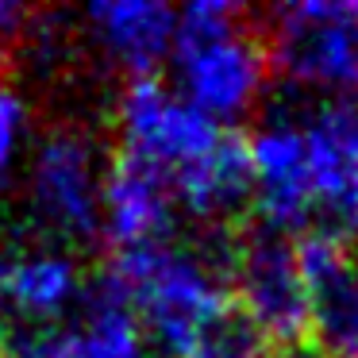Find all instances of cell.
I'll return each instance as SVG.
<instances>
[{
	"instance_id": "obj_5",
	"label": "cell",
	"mask_w": 358,
	"mask_h": 358,
	"mask_svg": "<svg viewBox=\"0 0 358 358\" xmlns=\"http://www.w3.org/2000/svg\"><path fill=\"white\" fill-rule=\"evenodd\" d=\"M231 301L239 316L266 339V347L293 350L312 331V289L296 258V243L258 224L227 266Z\"/></svg>"
},
{
	"instance_id": "obj_17",
	"label": "cell",
	"mask_w": 358,
	"mask_h": 358,
	"mask_svg": "<svg viewBox=\"0 0 358 358\" xmlns=\"http://www.w3.org/2000/svg\"><path fill=\"white\" fill-rule=\"evenodd\" d=\"M273 358H304V355H296V350H281V355H273Z\"/></svg>"
},
{
	"instance_id": "obj_9",
	"label": "cell",
	"mask_w": 358,
	"mask_h": 358,
	"mask_svg": "<svg viewBox=\"0 0 358 358\" xmlns=\"http://www.w3.org/2000/svg\"><path fill=\"white\" fill-rule=\"evenodd\" d=\"M85 281L78 258L50 243L0 250V312L8 324L55 327L73 316Z\"/></svg>"
},
{
	"instance_id": "obj_16",
	"label": "cell",
	"mask_w": 358,
	"mask_h": 358,
	"mask_svg": "<svg viewBox=\"0 0 358 358\" xmlns=\"http://www.w3.org/2000/svg\"><path fill=\"white\" fill-rule=\"evenodd\" d=\"M27 20H31V12H27V8L8 4V0H0V62L8 58V50L16 47L20 39H24Z\"/></svg>"
},
{
	"instance_id": "obj_10",
	"label": "cell",
	"mask_w": 358,
	"mask_h": 358,
	"mask_svg": "<svg viewBox=\"0 0 358 358\" xmlns=\"http://www.w3.org/2000/svg\"><path fill=\"white\" fill-rule=\"evenodd\" d=\"M178 12L158 0H101L81 12V39L112 66L135 78H155L170 58Z\"/></svg>"
},
{
	"instance_id": "obj_6",
	"label": "cell",
	"mask_w": 358,
	"mask_h": 358,
	"mask_svg": "<svg viewBox=\"0 0 358 358\" xmlns=\"http://www.w3.org/2000/svg\"><path fill=\"white\" fill-rule=\"evenodd\" d=\"M270 66L308 93L358 85V0H304L270 12Z\"/></svg>"
},
{
	"instance_id": "obj_2",
	"label": "cell",
	"mask_w": 358,
	"mask_h": 358,
	"mask_svg": "<svg viewBox=\"0 0 358 358\" xmlns=\"http://www.w3.org/2000/svg\"><path fill=\"white\" fill-rule=\"evenodd\" d=\"M173 93L220 127L262 101L270 50L247 12L224 0H196L178 12L173 31Z\"/></svg>"
},
{
	"instance_id": "obj_14",
	"label": "cell",
	"mask_w": 358,
	"mask_h": 358,
	"mask_svg": "<svg viewBox=\"0 0 358 358\" xmlns=\"http://www.w3.org/2000/svg\"><path fill=\"white\" fill-rule=\"evenodd\" d=\"M24 147H31V108L16 85L0 78V178L20 162Z\"/></svg>"
},
{
	"instance_id": "obj_7",
	"label": "cell",
	"mask_w": 358,
	"mask_h": 358,
	"mask_svg": "<svg viewBox=\"0 0 358 358\" xmlns=\"http://www.w3.org/2000/svg\"><path fill=\"white\" fill-rule=\"evenodd\" d=\"M301 139L312 231L350 243L358 235V108L335 96L301 104Z\"/></svg>"
},
{
	"instance_id": "obj_11",
	"label": "cell",
	"mask_w": 358,
	"mask_h": 358,
	"mask_svg": "<svg viewBox=\"0 0 358 358\" xmlns=\"http://www.w3.org/2000/svg\"><path fill=\"white\" fill-rule=\"evenodd\" d=\"M178 201L170 181L147 162L116 155L104 173L101 193V235L116 250H139L155 243H170L178 224Z\"/></svg>"
},
{
	"instance_id": "obj_12",
	"label": "cell",
	"mask_w": 358,
	"mask_h": 358,
	"mask_svg": "<svg viewBox=\"0 0 358 358\" xmlns=\"http://www.w3.org/2000/svg\"><path fill=\"white\" fill-rule=\"evenodd\" d=\"M296 258L312 289V331L331 358H358V258L343 239L301 235Z\"/></svg>"
},
{
	"instance_id": "obj_15",
	"label": "cell",
	"mask_w": 358,
	"mask_h": 358,
	"mask_svg": "<svg viewBox=\"0 0 358 358\" xmlns=\"http://www.w3.org/2000/svg\"><path fill=\"white\" fill-rule=\"evenodd\" d=\"M189 358H270V355H266V339L235 308L216 331L196 343Z\"/></svg>"
},
{
	"instance_id": "obj_1",
	"label": "cell",
	"mask_w": 358,
	"mask_h": 358,
	"mask_svg": "<svg viewBox=\"0 0 358 358\" xmlns=\"http://www.w3.org/2000/svg\"><path fill=\"white\" fill-rule=\"evenodd\" d=\"M227 266L231 258L220 262L208 250L155 243L116 250L101 278L131 308L143 335H150L166 355L189 358L196 343L235 312Z\"/></svg>"
},
{
	"instance_id": "obj_13",
	"label": "cell",
	"mask_w": 358,
	"mask_h": 358,
	"mask_svg": "<svg viewBox=\"0 0 358 358\" xmlns=\"http://www.w3.org/2000/svg\"><path fill=\"white\" fill-rule=\"evenodd\" d=\"M173 201L196 220H227L250 201V158L247 139L227 135L220 150L201 162L193 173L173 181Z\"/></svg>"
},
{
	"instance_id": "obj_8",
	"label": "cell",
	"mask_w": 358,
	"mask_h": 358,
	"mask_svg": "<svg viewBox=\"0 0 358 358\" xmlns=\"http://www.w3.org/2000/svg\"><path fill=\"white\" fill-rule=\"evenodd\" d=\"M0 358H150V350L131 308L96 273L70 320L55 327H4Z\"/></svg>"
},
{
	"instance_id": "obj_3",
	"label": "cell",
	"mask_w": 358,
	"mask_h": 358,
	"mask_svg": "<svg viewBox=\"0 0 358 358\" xmlns=\"http://www.w3.org/2000/svg\"><path fill=\"white\" fill-rule=\"evenodd\" d=\"M101 147L81 127H47L27 147L24 201L27 216L58 243H85L101 235V193H104Z\"/></svg>"
},
{
	"instance_id": "obj_4",
	"label": "cell",
	"mask_w": 358,
	"mask_h": 358,
	"mask_svg": "<svg viewBox=\"0 0 358 358\" xmlns=\"http://www.w3.org/2000/svg\"><path fill=\"white\" fill-rule=\"evenodd\" d=\"M116 131L120 155L147 162L170 181V189L208 162L227 139L216 120L196 112L185 96L173 93V85H162L158 78H135L124 85L116 101Z\"/></svg>"
}]
</instances>
